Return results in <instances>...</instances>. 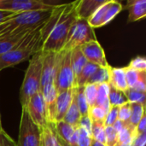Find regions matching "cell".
Wrapping results in <instances>:
<instances>
[{
    "mask_svg": "<svg viewBox=\"0 0 146 146\" xmlns=\"http://www.w3.org/2000/svg\"><path fill=\"white\" fill-rule=\"evenodd\" d=\"M54 85L58 92L77 87L75 86L74 75L71 65L70 51L62 50L59 52V58L54 77Z\"/></svg>",
    "mask_w": 146,
    "mask_h": 146,
    "instance_id": "obj_6",
    "label": "cell"
},
{
    "mask_svg": "<svg viewBox=\"0 0 146 146\" xmlns=\"http://www.w3.org/2000/svg\"><path fill=\"white\" fill-rule=\"evenodd\" d=\"M51 126H52V125H51ZM52 129H53V128H52ZM53 132H54V131H53ZM55 136H56V135H55ZM56 146H62L61 145V143L59 142V140L57 139L56 137Z\"/></svg>",
    "mask_w": 146,
    "mask_h": 146,
    "instance_id": "obj_47",
    "label": "cell"
},
{
    "mask_svg": "<svg viewBox=\"0 0 146 146\" xmlns=\"http://www.w3.org/2000/svg\"><path fill=\"white\" fill-rule=\"evenodd\" d=\"M44 0H0V10L15 14L53 9Z\"/></svg>",
    "mask_w": 146,
    "mask_h": 146,
    "instance_id": "obj_9",
    "label": "cell"
},
{
    "mask_svg": "<svg viewBox=\"0 0 146 146\" xmlns=\"http://www.w3.org/2000/svg\"><path fill=\"white\" fill-rule=\"evenodd\" d=\"M92 137L91 135L83 128L79 127V136L77 146H91Z\"/></svg>",
    "mask_w": 146,
    "mask_h": 146,
    "instance_id": "obj_38",
    "label": "cell"
},
{
    "mask_svg": "<svg viewBox=\"0 0 146 146\" xmlns=\"http://www.w3.org/2000/svg\"><path fill=\"white\" fill-rule=\"evenodd\" d=\"M146 144V133H138L133 143V146H145Z\"/></svg>",
    "mask_w": 146,
    "mask_h": 146,
    "instance_id": "obj_42",
    "label": "cell"
},
{
    "mask_svg": "<svg viewBox=\"0 0 146 146\" xmlns=\"http://www.w3.org/2000/svg\"><path fill=\"white\" fill-rule=\"evenodd\" d=\"M92 121L91 120L89 115L81 116L79 123V127L85 129L90 135L92 133Z\"/></svg>",
    "mask_w": 146,
    "mask_h": 146,
    "instance_id": "obj_39",
    "label": "cell"
},
{
    "mask_svg": "<svg viewBox=\"0 0 146 146\" xmlns=\"http://www.w3.org/2000/svg\"><path fill=\"white\" fill-rule=\"evenodd\" d=\"M88 115L92 121H99V122H104L107 115V112H105L102 108L95 105L91 108H89Z\"/></svg>",
    "mask_w": 146,
    "mask_h": 146,
    "instance_id": "obj_33",
    "label": "cell"
},
{
    "mask_svg": "<svg viewBox=\"0 0 146 146\" xmlns=\"http://www.w3.org/2000/svg\"><path fill=\"white\" fill-rule=\"evenodd\" d=\"M0 146H17L16 143L12 139L9 135L4 132V130L0 132Z\"/></svg>",
    "mask_w": 146,
    "mask_h": 146,
    "instance_id": "obj_40",
    "label": "cell"
},
{
    "mask_svg": "<svg viewBox=\"0 0 146 146\" xmlns=\"http://www.w3.org/2000/svg\"><path fill=\"white\" fill-rule=\"evenodd\" d=\"M118 110L119 107L111 106L109 112L107 113L106 118L104 120L105 127H112L114 123L118 120Z\"/></svg>",
    "mask_w": 146,
    "mask_h": 146,
    "instance_id": "obj_36",
    "label": "cell"
},
{
    "mask_svg": "<svg viewBox=\"0 0 146 146\" xmlns=\"http://www.w3.org/2000/svg\"><path fill=\"white\" fill-rule=\"evenodd\" d=\"M129 89H133L141 93H145L146 92V74L144 76H142L138 82L134 85V86L133 88H129Z\"/></svg>",
    "mask_w": 146,
    "mask_h": 146,
    "instance_id": "obj_41",
    "label": "cell"
},
{
    "mask_svg": "<svg viewBox=\"0 0 146 146\" xmlns=\"http://www.w3.org/2000/svg\"><path fill=\"white\" fill-rule=\"evenodd\" d=\"M125 95L127 97V99L128 103L131 104H145V93L139 92L133 89H127L125 92Z\"/></svg>",
    "mask_w": 146,
    "mask_h": 146,
    "instance_id": "obj_32",
    "label": "cell"
},
{
    "mask_svg": "<svg viewBox=\"0 0 146 146\" xmlns=\"http://www.w3.org/2000/svg\"><path fill=\"white\" fill-rule=\"evenodd\" d=\"M70 59H71V65H72V69L74 72V80H75V86H76V81L77 79L81 73L82 69L86 66L87 61L83 55L80 47L74 48V50H70Z\"/></svg>",
    "mask_w": 146,
    "mask_h": 146,
    "instance_id": "obj_18",
    "label": "cell"
},
{
    "mask_svg": "<svg viewBox=\"0 0 146 146\" xmlns=\"http://www.w3.org/2000/svg\"><path fill=\"white\" fill-rule=\"evenodd\" d=\"M127 67L138 72H146L145 58L143 56H136L131 60Z\"/></svg>",
    "mask_w": 146,
    "mask_h": 146,
    "instance_id": "obj_35",
    "label": "cell"
},
{
    "mask_svg": "<svg viewBox=\"0 0 146 146\" xmlns=\"http://www.w3.org/2000/svg\"><path fill=\"white\" fill-rule=\"evenodd\" d=\"M42 73V51L33 55L29 61L25 76L20 89L21 108L27 107L29 99L40 91Z\"/></svg>",
    "mask_w": 146,
    "mask_h": 146,
    "instance_id": "obj_4",
    "label": "cell"
},
{
    "mask_svg": "<svg viewBox=\"0 0 146 146\" xmlns=\"http://www.w3.org/2000/svg\"><path fill=\"white\" fill-rule=\"evenodd\" d=\"M53 130L56 133V134L63 141L66 143H69L71 138L73 137L75 130L78 127H73L68 123H66L63 121H56L52 124Z\"/></svg>",
    "mask_w": 146,
    "mask_h": 146,
    "instance_id": "obj_19",
    "label": "cell"
},
{
    "mask_svg": "<svg viewBox=\"0 0 146 146\" xmlns=\"http://www.w3.org/2000/svg\"><path fill=\"white\" fill-rule=\"evenodd\" d=\"M80 118H81V115L78 109L75 98H74V99L71 103V105L69 106L68 110H67L62 121L73 127H79Z\"/></svg>",
    "mask_w": 146,
    "mask_h": 146,
    "instance_id": "obj_22",
    "label": "cell"
},
{
    "mask_svg": "<svg viewBox=\"0 0 146 146\" xmlns=\"http://www.w3.org/2000/svg\"><path fill=\"white\" fill-rule=\"evenodd\" d=\"M74 5L75 1L52 9L50 17L40 27L42 51L60 52L63 50L70 28L78 18Z\"/></svg>",
    "mask_w": 146,
    "mask_h": 146,
    "instance_id": "obj_1",
    "label": "cell"
},
{
    "mask_svg": "<svg viewBox=\"0 0 146 146\" xmlns=\"http://www.w3.org/2000/svg\"><path fill=\"white\" fill-rule=\"evenodd\" d=\"M109 84H110L115 89L125 92L128 89L126 80L125 68H113L110 66Z\"/></svg>",
    "mask_w": 146,
    "mask_h": 146,
    "instance_id": "obj_16",
    "label": "cell"
},
{
    "mask_svg": "<svg viewBox=\"0 0 146 146\" xmlns=\"http://www.w3.org/2000/svg\"><path fill=\"white\" fill-rule=\"evenodd\" d=\"M105 145L116 146L118 144V133L113 127H105Z\"/></svg>",
    "mask_w": 146,
    "mask_h": 146,
    "instance_id": "obj_34",
    "label": "cell"
},
{
    "mask_svg": "<svg viewBox=\"0 0 146 146\" xmlns=\"http://www.w3.org/2000/svg\"><path fill=\"white\" fill-rule=\"evenodd\" d=\"M110 67L104 68L98 67V69L94 72L92 77L89 79L86 84H94V85H101L104 83H109L110 81Z\"/></svg>",
    "mask_w": 146,
    "mask_h": 146,
    "instance_id": "obj_24",
    "label": "cell"
},
{
    "mask_svg": "<svg viewBox=\"0 0 146 146\" xmlns=\"http://www.w3.org/2000/svg\"><path fill=\"white\" fill-rule=\"evenodd\" d=\"M125 74H126V80H127V84L129 88H133L134 86V85L138 82V80L146 74V72H138L135 71L128 67L125 68Z\"/></svg>",
    "mask_w": 146,
    "mask_h": 146,
    "instance_id": "obj_30",
    "label": "cell"
},
{
    "mask_svg": "<svg viewBox=\"0 0 146 146\" xmlns=\"http://www.w3.org/2000/svg\"><path fill=\"white\" fill-rule=\"evenodd\" d=\"M74 98L78 106V109L80 110V113L81 116L88 115L89 111V106L84 93V86H77L75 90Z\"/></svg>",
    "mask_w": 146,
    "mask_h": 146,
    "instance_id": "obj_26",
    "label": "cell"
},
{
    "mask_svg": "<svg viewBox=\"0 0 146 146\" xmlns=\"http://www.w3.org/2000/svg\"><path fill=\"white\" fill-rule=\"evenodd\" d=\"M125 125H126L125 122H123V121H120V120H117V121L114 123V125H113L112 127H114V129H115L117 133H119V132L125 127Z\"/></svg>",
    "mask_w": 146,
    "mask_h": 146,
    "instance_id": "obj_44",
    "label": "cell"
},
{
    "mask_svg": "<svg viewBox=\"0 0 146 146\" xmlns=\"http://www.w3.org/2000/svg\"><path fill=\"white\" fill-rule=\"evenodd\" d=\"M104 129H105V126H104V122L92 121V133H91L92 139L105 145V131H104Z\"/></svg>",
    "mask_w": 146,
    "mask_h": 146,
    "instance_id": "obj_29",
    "label": "cell"
},
{
    "mask_svg": "<svg viewBox=\"0 0 146 146\" xmlns=\"http://www.w3.org/2000/svg\"><path fill=\"white\" fill-rule=\"evenodd\" d=\"M80 49L88 62L104 68L110 66L105 56V52L98 40L88 42L80 46Z\"/></svg>",
    "mask_w": 146,
    "mask_h": 146,
    "instance_id": "obj_11",
    "label": "cell"
},
{
    "mask_svg": "<svg viewBox=\"0 0 146 146\" xmlns=\"http://www.w3.org/2000/svg\"><path fill=\"white\" fill-rule=\"evenodd\" d=\"M51 11L52 9L20 13L0 21V39L40 27L50 17Z\"/></svg>",
    "mask_w": 146,
    "mask_h": 146,
    "instance_id": "obj_2",
    "label": "cell"
},
{
    "mask_svg": "<svg viewBox=\"0 0 146 146\" xmlns=\"http://www.w3.org/2000/svg\"><path fill=\"white\" fill-rule=\"evenodd\" d=\"M3 126H2V121H1V115H0V132L3 131Z\"/></svg>",
    "mask_w": 146,
    "mask_h": 146,
    "instance_id": "obj_48",
    "label": "cell"
},
{
    "mask_svg": "<svg viewBox=\"0 0 146 146\" xmlns=\"http://www.w3.org/2000/svg\"><path fill=\"white\" fill-rule=\"evenodd\" d=\"M42 129L31 119L27 110L22 108L17 146H41Z\"/></svg>",
    "mask_w": 146,
    "mask_h": 146,
    "instance_id": "obj_7",
    "label": "cell"
},
{
    "mask_svg": "<svg viewBox=\"0 0 146 146\" xmlns=\"http://www.w3.org/2000/svg\"><path fill=\"white\" fill-rule=\"evenodd\" d=\"M106 0H79L75 1L74 9L78 18L89 19Z\"/></svg>",
    "mask_w": 146,
    "mask_h": 146,
    "instance_id": "obj_14",
    "label": "cell"
},
{
    "mask_svg": "<svg viewBox=\"0 0 146 146\" xmlns=\"http://www.w3.org/2000/svg\"><path fill=\"white\" fill-rule=\"evenodd\" d=\"M98 67L99 66L87 62L77 79L76 86H84L85 85H86L87 81L92 77V75L94 74V72L98 69Z\"/></svg>",
    "mask_w": 146,
    "mask_h": 146,
    "instance_id": "obj_27",
    "label": "cell"
},
{
    "mask_svg": "<svg viewBox=\"0 0 146 146\" xmlns=\"http://www.w3.org/2000/svg\"><path fill=\"white\" fill-rule=\"evenodd\" d=\"M96 105L102 108L105 112H109L110 109V104L109 102V83L98 86Z\"/></svg>",
    "mask_w": 146,
    "mask_h": 146,
    "instance_id": "obj_20",
    "label": "cell"
},
{
    "mask_svg": "<svg viewBox=\"0 0 146 146\" xmlns=\"http://www.w3.org/2000/svg\"><path fill=\"white\" fill-rule=\"evenodd\" d=\"M136 132L137 133H146V115H145L142 119L140 120L139 123L136 127Z\"/></svg>",
    "mask_w": 146,
    "mask_h": 146,
    "instance_id": "obj_43",
    "label": "cell"
},
{
    "mask_svg": "<svg viewBox=\"0 0 146 146\" xmlns=\"http://www.w3.org/2000/svg\"><path fill=\"white\" fill-rule=\"evenodd\" d=\"M76 87L60 92L57 94L55 104V122L62 121L74 98Z\"/></svg>",
    "mask_w": 146,
    "mask_h": 146,
    "instance_id": "obj_13",
    "label": "cell"
},
{
    "mask_svg": "<svg viewBox=\"0 0 146 146\" xmlns=\"http://www.w3.org/2000/svg\"><path fill=\"white\" fill-rule=\"evenodd\" d=\"M98 86L94 84H86L84 86V93L89 108L96 105Z\"/></svg>",
    "mask_w": 146,
    "mask_h": 146,
    "instance_id": "obj_31",
    "label": "cell"
},
{
    "mask_svg": "<svg viewBox=\"0 0 146 146\" xmlns=\"http://www.w3.org/2000/svg\"><path fill=\"white\" fill-rule=\"evenodd\" d=\"M41 146H56V136L50 123L41 128Z\"/></svg>",
    "mask_w": 146,
    "mask_h": 146,
    "instance_id": "obj_28",
    "label": "cell"
},
{
    "mask_svg": "<svg viewBox=\"0 0 146 146\" xmlns=\"http://www.w3.org/2000/svg\"><path fill=\"white\" fill-rule=\"evenodd\" d=\"M128 10L129 23L138 21L144 19L146 15V1L145 0H128L125 7Z\"/></svg>",
    "mask_w": 146,
    "mask_h": 146,
    "instance_id": "obj_15",
    "label": "cell"
},
{
    "mask_svg": "<svg viewBox=\"0 0 146 146\" xmlns=\"http://www.w3.org/2000/svg\"><path fill=\"white\" fill-rule=\"evenodd\" d=\"M137 134L136 128H133L126 123L125 127L118 133V143L124 145H133Z\"/></svg>",
    "mask_w": 146,
    "mask_h": 146,
    "instance_id": "obj_25",
    "label": "cell"
},
{
    "mask_svg": "<svg viewBox=\"0 0 146 146\" xmlns=\"http://www.w3.org/2000/svg\"><path fill=\"white\" fill-rule=\"evenodd\" d=\"M94 40H97L94 29L89 26L87 20L77 18L70 28L62 50L70 51L74 48L80 47L83 44Z\"/></svg>",
    "mask_w": 146,
    "mask_h": 146,
    "instance_id": "obj_5",
    "label": "cell"
},
{
    "mask_svg": "<svg viewBox=\"0 0 146 146\" xmlns=\"http://www.w3.org/2000/svg\"><path fill=\"white\" fill-rule=\"evenodd\" d=\"M122 9L123 6L118 1L106 0L105 3L102 4L89 19H87V22L92 29L102 27L114 20Z\"/></svg>",
    "mask_w": 146,
    "mask_h": 146,
    "instance_id": "obj_8",
    "label": "cell"
},
{
    "mask_svg": "<svg viewBox=\"0 0 146 146\" xmlns=\"http://www.w3.org/2000/svg\"><path fill=\"white\" fill-rule=\"evenodd\" d=\"M131 116V105L130 103H127L119 107L118 110V120L127 123Z\"/></svg>",
    "mask_w": 146,
    "mask_h": 146,
    "instance_id": "obj_37",
    "label": "cell"
},
{
    "mask_svg": "<svg viewBox=\"0 0 146 146\" xmlns=\"http://www.w3.org/2000/svg\"><path fill=\"white\" fill-rule=\"evenodd\" d=\"M109 102L111 106L120 107L127 103H128L125 92H121L109 84Z\"/></svg>",
    "mask_w": 146,
    "mask_h": 146,
    "instance_id": "obj_23",
    "label": "cell"
},
{
    "mask_svg": "<svg viewBox=\"0 0 146 146\" xmlns=\"http://www.w3.org/2000/svg\"><path fill=\"white\" fill-rule=\"evenodd\" d=\"M58 58L59 52L42 51V73L40 89L48 84L54 83V77Z\"/></svg>",
    "mask_w": 146,
    "mask_h": 146,
    "instance_id": "obj_12",
    "label": "cell"
},
{
    "mask_svg": "<svg viewBox=\"0 0 146 146\" xmlns=\"http://www.w3.org/2000/svg\"><path fill=\"white\" fill-rule=\"evenodd\" d=\"M27 112L32 121L40 128L48 125L47 111L45 103L41 92L35 93L28 101L27 107Z\"/></svg>",
    "mask_w": 146,
    "mask_h": 146,
    "instance_id": "obj_10",
    "label": "cell"
},
{
    "mask_svg": "<svg viewBox=\"0 0 146 146\" xmlns=\"http://www.w3.org/2000/svg\"><path fill=\"white\" fill-rule=\"evenodd\" d=\"M14 15H15V13H11V12H7V11H2V10H0V21L5 20V19L9 18L10 16Z\"/></svg>",
    "mask_w": 146,
    "mask_h": 146,
    "instance_id": "obj_45",
    "label": "cell"
},
{
    "mask_svg": "<svg viewBox=\"0 0 146 146\" xmlns=\"http://www.w3.org/2000/svg\"><path fill=\"white\" fill-rule=\"evenodd\" d=\"M41 26L29 33L16 48L0 56V71L7 68L14 67L26 60H28L33 55L41 51Z\"/></svg>",
    "mask_w": 146,
    "mask_h": 146,
    "instance_id": "obj_3",
    "label": "cell"
},
{
    "mask_svg": "<svg viewBox=\"0 0 146 146\" xmlns=\"http://www.w3.org/2000/svg\"><path fill=\"white\" fill-rule=\"evenodd\" d=\"M35 29H33V30H35ZM33 30L27 31V32L19 33L17 35H15V36H9V37L1 38L0 39V56L16 48L24 40V38L28 35V33Z\"/></svg>",
    "mask_w": 146,
    "mask_h": 146,
    "instance_id": "obj_17",
    "label": "cell"
},
{
    "mask_svg": "<svg viewBox=\"0 0 146 146\" xmlns=\"http://www.w3.org/2000/svg\"><path fill=\"white\" fill-rule=\"evenodd\" d=\"M91 146H106L103 143H100L97 140H94L92 139V142H91Z\"/></svg>",
    "mask_w": 146,
    "mask_h": 146,
    "instance_id": "obj_46",
    "label": "cell"
},
{
    "mask_svg": "<svg viewBox=\"0 0 146 146\" xmlns=\"http://www.w3.org/2000/svg\"><path fill=\"white\" fill-rule=\"evenodd\" d=\"M131 116L127 124L133 128H136L142 117L145 115V104H131Z\"/></svg>",
    "mask_w": 146,
    "mask_h": 146,
    "instance_id": "obj_21",
    "label": "cell"
}]
</instances>
